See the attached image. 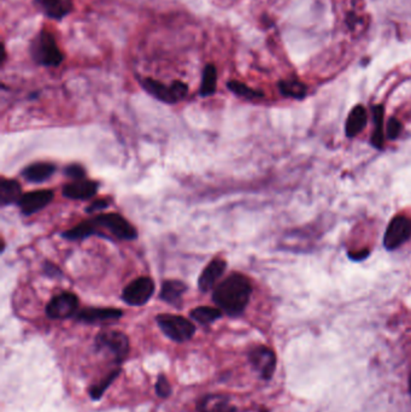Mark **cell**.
Segmentation results:
<instances>
[{
    "instance_id": "6da1fadb",
    "label": "cell",
    "mask_w": 411,
    "mask_h": 412,
    "mask_svg": "<svg viewBox=\"0 0 411 412\" xmlns=\"http://www.w3.org/2000/svg\"><path fill=\"white\" fill-rule=\"evenodd\" d=\"M251 293L252 286L250 280L245 275L234 273L214 288L212 300L224 314L236 317L246 309Z\"/></svg>"
},
{
    "instance_id": "7a4b0ae2",
    "label": "cell",
    "mask_w": 411,
    "mask_h": 412,
    "mask_svg": "<svg viewBox=\"0 0 411 412\" xmlns=\"http://www.w3.org/2000/svg\"><path fill=\"white\" fill-rule=\"evenodd\" d=\"M29 53L31 59L41 67H59L64 60V55L58 48L55 36L46 29L40 31L31 40Z\"/></svg>"
},
{
    "instance_id": "3957f363",
    "label": "cell",
    "mask_w": 411,
    "mask_h": 412,
    "mask_svg": "<svg viewBox=\"0 0 411 412\" xmlns=\"http://www.w3.org/2000/svg\"><path fill=\"white\" fill-rule=\"evenodd\" d=\"M141 85L144 90L158 99L160 102H167V104H175V102L184 100L188 95V86L182 81H172L170 85H165L161 81L146 78L141 81Z\"/></svg>"
},
{
    "instance_id": "277c9868",
    "label": "cell",
    "mask_w": 411,
    "mask_h": 412,
    "mask_svg": "<svg viewBox=\"0 0 411 412\" xmlns=\"http://www.w3.org/2000/svg\"><path fill=\"white\" fill-rule=\"evenodd\" d=\"M157 324L172 342H184L192 339L196 327L187 318L177 315L162 314L156 317Z\"/></svg>"
},
{
    "instance_id": "5b68a950",
    "label": "cell",
    "mask_w": 411,
    "mask_h": 412,
    "mask_svg": "<svg viewBox=\"0 0 411 412\" xmlns=\"http://www.w3.org/2000/svg\"><path fill=\"white\" fill-rule=\"evenodd\" d=\"M95 347L99 351H106L113 354L115 361L122 363L130 352L128 337L118 330H104L95 338Z\"/></svg>"
},
{
    "instance_id": "8992f818",
    "label": "cell",
    "mask_w": 411,
    "mask_h": 412,
    "mask_svg": "<svg viewBox=\"0 0 411 412\" xmlns=\"http://www.w3.org/2000/svg\"><path fill=\"white\" fill-rule=\"evenodd\" d=\"M95 229H105L120 240L137 239V229L118 213H103L90 221Z\"/></svg>"
},
{
    "instance_id": "52a82bcc",
    "label": "cell",
    "mask_w": 411,
    "mask_h": 412,
    "mask_svg": "<svg viewBox=\"0 0 411 412\" xmlns=\"http://www.w3.org/2000/svg\"><path fill=\"white\" fill-rule=\"evenodd\" d=\"M411 239V218L398 215L392 218L385 232L384 246L387 251H395Z\"/></svg>"
},
{
    "instance_id": "ba28073f",
    "label": "cell",
    "mask_w": 411,
    "mask_h": 412,
    "mask_svg": "<svg viewBox=\"0 0 411 412\" xmlns=\"http://www.w3.org/2000/svg\"><path fill=\"white\" fill-rule=\"evenodd\" d=\"M155 293V282L150 278H139L125 287L122 293V299L128 305L141 307L149 302Z\"/></svg>"
},
{
    "instance_id": "9c48e42d",
    "label": "cell",
    "mask_w": 411,
    "mask_h": 412,
    "mask_svg": "<svg viewBox=\"0 0 411 412\" xmlns=\"http://www.w3.org/2000/svg\"><path fill=\"white\" fill-rule=\"evenodd\" d=\"M78 307V298L74 293L63 292L56 295L51 302L47 304V317L51 319H66L76 314Z\"/></svg>"
},
{
    "instance_id": "30bf717a",
    "label": "cell",
    "mask_w": 411,
    "mask_h": 412,
    "mask_svg": "<svg viewBox=\"0 0 411 412\" xmlns=\"http://www.w3.org/2000/svg\"><path fill=\"white\" fill-rule=\"evenodd\" d=\"M251 364L264 380H271L276 369V356L266 346H257L249 354Z\"/></svg>"
},
{
    "instance_id": "8fae6325",
    "label": "cell",
    "mask_w": 411,
    "mask_h": 412,
    "mask_svg": "<svg viewBox=\"0 0 411 412\" xmlns=\"http://www.w3.org/2000/svg\"><path fill=\"white\" fill-rule=\"evenodd\" d=\"M53 201V192L48 189H41V191H33V192L26 193L21 198V211L26 216H31L33 213L46 208Z\"/></svg>"
},
{
    "instance_id": "7c38bea8",
    "label": "cell",
    "mask_w": 411,
    "mask_h": 412,
    "mask_svg": "<svg viewBox=\"0 0 411 412\" xmlns=\"http://www.w3.org/2000/svg\"><path fill=\"white\" fill-rule=\"evenodd\" d=\"M226 269H227V262L224 259H212L200 274L199 280H198V287L200 291L207 293V292L212 291V288H215L216 283L219 282V280L224 276Z\"/></svg>"
},
{
    "instance_id": "4fadbf2b",
    "label": "cell",
    "mask_w": 411,
    "mask_h": 412,
    "mask_svg": "<svg viewBox=\"0 0 411 412\" xmlns=\"http://www.w3.org/2000/svg\"><path fill=\"white\" fill-rule=\"evenodd\" d=\"M121 310L113 309V307H87L78 312L76 319L78 322L87 323V324H97V323L110 322L118 321L122 317Z\"/></svg>"
},
{
    "instance_id": "5bb4252c",
    "label": "cell",
    "mask_w": 411,
    "mask_h": 412,
    "mask_svg": "<svg viewBox=\"0 0 411 412\" xmlns=\"http://www.w3.org/2000/svg\"><path fill=\"white\" fill-rule=\"evenodd\" d=\"M36 6L47 19L62 21L74 10L73 0H34Z\"/></svg>"
},
{
    "instance_id": "9a60e30c",
    "label": "cell",
    "mask_w": 411,
    "mask_h": 412,
    "mask_svg": "<svg viewBox=\"0 0 411 412\" xmlns=\"http://www.w3.org/2000/svg\"><path fill=\"white\" fill-rule=\"evenodd\" d=\"M98 192V185L93 181L78 180L63 187V196L69 199L86 201Z\"/></svg>"
},
{
    "instance_id": "2e32d148",
    "label": "cell",
    "mask_w": 411,
    "mask_h": 412,
    "mask_svg": "<svg viewBox=\"0 0 411 412\" xmlns=\"http://www.w3.org/2000/svg\"><path fill=\"white\" fill-rule=\"evenodd\" d=\"M187 291L186 283L179 280H167L162 285L160 298L168 302L172 307H180L182 302V295Z\"/></svg>"
},
{
    "instance_id": "e0dca14e",
    "label": "cell",
    "mask_w": 411,
    "mask_h": 412,
    "mask_svg": "<svg viewBox=\"0 0 411 412\" xmlns=\"http://www.w3.org/2000/svg\"><path fill=\"white\" fill-rule=\"evenodd\" d=\"M368 122V114L365 106L357 105L353 107L346 120L345 133L348 137H355L365 130Z\"/></svg>"
},
{
    "instance_id": "ac0fdd59",
    "label": "cell",
    "mask_w": 411,
    "mask_h": 412,
    "mask_svg": "<svg viewBox=\"0 0 411 412\" xmlns=\"http://www.w3.org/2000/svg\"><path fill=\"white\" fill-rule=\"evenodd\" d=\"M198 412H236V408L229 404L227 396L210 394L200 401Z\"/></svg>"
},
{
    "instance_id": "d6986e66",
    "label": "cell",
    "mask_w": 411,
    "mask_h": 412,
    "mask_svg": "<svg viewBox=\"0 0 411 412\" xmlns=\"http://www.w3.org/2000/svg\"><path fill=\"white\" fill-rule=\"evenodd\" d=\"M56 167L51 163H36L29 165L24 170V179L33 182V184H40L43 181L48 180L55 174Z\"/></svg>"
},
{
    "instance_id": "ffe728a7",
    "label": "cell",
    "mask_w": 411,
    "mask_h": 412,
    "mask_svg": "<svg viewBox=\"0 0 411 412\" xmlns=\"http://www.w3.org/2000/svg\"><path fill=\"white\" fill-rule=\"evenodd\" d=\"M22 198V189L17 181L1 179L0 181V205L8 206L10 204L20 203Z\"/></svg>"
},
{
    "instance_id": "44dd1931",
    "label": "cell",
    "mask_w": 411,
    "mask_h": 412,
    "mask_svg": "<svg viewBox=\"0 0 411 412\" xmlns=\"http://www.w3.org/2000/svg\"><path fill=\"white\" fill-rule=\"evenodd\" d=\"M384 105L373 106V120H374V132L370 137V144L375 149H383L385 145L384 139Z\"/></svg>"
},
{
    "instance_id": "7402d4cb",
    "label": "cell",
    "mask_w": 411,
    "mask_h": 412,
    "mask_svg": "<svg viewBox=\"0 0 411 412\" xmlns=\"http://www.w3.org/2000/svg\"><path fill=\"white\" fill-rule=\"evenodd\" d=\"M279 90L287 98L304 99L308 93V87L298 80H282L279 83Z\"/></svg>"
},
{
    "instance_id": "603a6c76",
    "label": "cell",
    "mask_w": 411,
    "mask_h": 412,
    "mask_svg": "<svg viewBox=\"0 0 411 412\" xmlns=\"http://www.w3.org/2000/svg\"><path fill=\"white\" fill-rule=\"evenodd\" d=\"M217 88V70L214 64H207L203 70L199 93L202 97H210L215 95Z\"/></svg>"
},
{
    "instance_id": "cb8c5ba5",
    "label": "cell",
    "mask_w": 411,
    "mask_h": 412,
    "mask_svg": "<svg viewBox=\"0 0 411 412\" xmlns=\"http://www.w3.org/2000/svg\"><path fill=\"white\" fill-rule=\"evenodd\" d=\"M193 321L208 326L222 317V310L212 307H199L193 309L189 314Z\"/></svg>"
},
{
    "instance_id": "d4e9b609",
    "label": "cell",
    "mask_w": 411,
    "mask_h": 412,
    "mask_svg": "<svg viewBox=\"0 0 411 412\" xmlns=\"http://www.w3.org/2000/svg\"><path fill=\"white\" fill-rule=\"evenodd\" d=\"M228 90H231V93L241 97L245 99H259L264 97V93L262 90H254L251 87L247 86L245 83H240V81H228Z\"/></svg>"
},
{
    "instance_id": "484cf974",
    "label": "cell",
    "mask_w": 411,
    "mask_h": 412,
    "mask_svg": "<svg viewBox=\"0 0 411 412\" xmlns=\"http://www.w3.org/2000/svg\"><path fill=\"white\" fill-rule=\"evenodd\" d=\"M97 229L90 221H85L83 223L78 224L76 227L71 228L67 232L63 233V238L68 240H81L88 236H94Z\"/></svg>"
},
{
    "instance_id": "4316f807",
    "label": "cell",
    "mask_w": 411,
    "mask_h": 412,
    "mask_svg": "<svg viewBox=\"0 0 411 412\" xmlns=\"http://www.w3.org/2000/svg\"><path fill=\"white\" fill-rule=\"evenodd\" d=\"M121 373V369H116L114 371H111L109 375H106L104 379H103L100 382H98L97 385H94L93 387H90V396L93 401H99L104 393H105L106 389H109L110 385L114 382V380L118 379V375Z\"/></svg>"
},
{
    "instance_id": "83f0119b",
    "label": "cell",
    "mask_w": 411,
    "mask_h": 412,
    "mask_svg": "<svg viewBox=\"0 0 411 412\" xmlns=\"http://www.w3.org/2000/svg\"><path fill=\"white\" fill-rule=\"evenodd\" d=\"M172 386L169 384L168 379L165 374H161L156 382V393L157 396L161 398H168L172 394Z\"/></svg>"
},
{
    "instance_id": "f1b7e54d",
    "label": "cell",
    "mask_w": 411,
    "mask_h": 412,
    "mask_svg": "<svg viewBox=\"0 0 411 412\" xmlns=\"http://www.w3.org/2000/svg\"><path fill=\"white\" fill-rule=\"evenodd\" d=\"M402 128H403V126L397 118H390L387 123V130H386L387 139L396 140L397 137H400V133H402Z\"/></svg>"
},
{
    "instance_id": "f546056e",
    "label": "cell",
    "mask_w": 411,
    "mask_h": 412,
    "mask_svg": "<svg viewBox=\"0 0 411 412\" xmlns=\"http://www.w3.org/2000/svg\"><path fill=\"white\" fill-rule=\"evenodd\" d=\"M64 174H66L68 177L73 179V180L78 181L83 180V177L86 175V171H85V169H83L81 165L71 164L68 165L66 170H64Z\"/></svg>"
},
{
    "instance_id": "4dcf8cb0",
    "label": "cell",
    "mask_w": 411,
    "mask_h": 412,
    "mask_svg": "<svg viewBox=\"0 0 411 412\" xmlns=\"http://www.w3.org/2000/svg\"><path fill=\"white\" fill-rule=\"evenodd\" d=\"M109 199H97V201H93V203L86 208V211L88 212V213H93V212L99 211V210H104V208L109 206Z\"/></svg>"
},
{
    "instance_id": "1f68e13d",
    "label": "cell",
    "mask_w": 411,
    "mask_h": 412,
    "mask_svg": "<svg viewBox=\"0 0 411 412\" xmlns=\"http://www.w3.org/2000/svg\"><path fill=\"white\" fill-rule=\"evenodd\" d=\"M45 271H46V274L50 275V276H58V275L61 274L58 268L55 267L52 263L45 264Z\"/></svg>"
},
{
    "instance_id": "d6a6232c",
    "label": "cell",
    "mask_w": 411,
    "mask_h": 412,
    "mask_svg": "<svg viewBox=\"0 0 411 412\" xmlns=\"http://www.w3.org/2000/svg\"><path fill=\"white\" fill-rule=\"evenodd\" d=\"M369 255L368 250H365L363 252H358V253H350V258L353 259V260H356V262H360L362 259H365Z\"/></svg>"
},
{
    "instance_id": "836d02e7",
    "label": "cell",
    "mask_w": 411,
    "mask_h": 412,
    "mask_svg": "<svg viewBox=\"0 0 411 412\" xmlns=\"http://www.w3.org/2000/svg\"><path fill=\"white\" fill-rule=\"evenodd\" d=\"M409 391H410V394H411V376H410V380H409Z\"/></svg>"
}]
</instances>
